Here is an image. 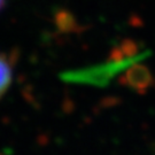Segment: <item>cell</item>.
I'll use <instances>...</instances> for the list:
<instances>
[{"mask_svg": "<svg viewBox=\"0 0 155 155\" xmlns=\"http://www.w3.org/2000/svg\"><path fill=\"white\" fill-rule=\"evenodd\" d=\"M152 54L150 51H145L137 55L125 59H111L108 61L95 64V66L76 69V70H68L61 74V79L67 83L85 84V85H93V86H107L110 83L113 78L123 74L127 68L141 62L146 58Z\"/></svg>", "mask_w": 155, "mask_h": 155, "instance_id": "1", "label": "cell"}, {"mask_svg": "<svg viewBox=\"0 0 155 155\" xmlns=\"http://www.w3.org/2000/svg\"><path fill=\"white\" fill-rule=\"evenodd\" d=\"M120 82L141 94L145 93L155 83L154 77L150 69L143 66L140 62L134 63L130 68H127L122 74Z\"/></svg>", "mask_w": 155, "mask_h": 155, "instance_id": "2", "label": "cell"}, {"mask_svg": "<svg viewBox=\"0 0 155 155\" xmlns=\"http://www.w3.org/2000/svg\"><path fill=\"white\" fill-rule=\"evenodd\" d=\"M11 56L1 55V82H0V94L4 97L6 91L9 89L13 77V62Z\"/></svg>", "mask_w": 155, "mask_h": 155, "instance_id": "3", "label": "cell"}, {"mask_svg": "<svg viewBox=\"0 0 155 155\" xmlns=\"http://www.w3.org/2000/svg\"><path fill=\"white\" fill-rule=\"evenodd\" d=\"M55 22L58 28L64 32L74 31L76 28V22H75V18L72 16V14L67 11H61L56 13Z\"/></svg>", "mask_w": 155, "mask_h": 155, "instance_id": "4", "label": "cell"}]
</instances>
